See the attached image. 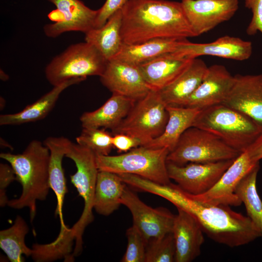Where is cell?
Returning a JSON list of instances; mask_svg holds the SVG:
<instances>
[{
  "instance_id": "cell-1",
  "label": "cell",
  "mask_w": 262,
  "mask_h": 262,
  "mask_svg": "<svg viewBox=\"0 0 262 262\" xmlns=\"http://www.w3.org/2000/svg\"><path fill=\"white\" fill-rule=\"evenodd\" d=\"M152 192L188 212L203 232L216 242L236 247L262 237L248 216L232 211L229 206L207 204L196 201L177 184H156Z\"/></svg>"
},
{
  "instance_id": "cell-2",
  "label": "cell",
  "mask_w": 262,
  "mask_h": 262,
  "mask_svg": "<svg viewBox=\"0 0 262 262\" xmlns=\"http://www.w3.org/2000/svg\"><path fill=\"white\" fill-rule=\"evenodd\" d=\"M122 13L121 35L126 45L159 38L196 37L181 2L129 0Z\"/></svg>"
},
{
  "instance_id": "cell-3",
  "label": "cell",
  "mask_w": 262,
  "mask_h": 262,
  "mask_svg": "<svg viewBox=\"0 0 262 262\" xmlns=\"http://www.w3.org/2000/svg\"><path fill=\"white\" fill-rule=\"evenodd\" d=\"M0 157L12 167L21 185L20 196L9 200L7 205L15 209H29L31 221L35 217L37 200L46 199L50 189L49 183L50 152L40 141H31L22 153L2 152Z\"/></svg>"
},
{
  "instance_id": "cell-4",
  "label": "cell",
  "mask_w": 262,
  "mask_h": 262,
  "mask_svg": "<svg viewBox=\"0 0 262 262\" xmlns=\"http://www.w3.org/2000/svg\"><path fill=\"white\" fill-rule=\"evenodd\" d=\"M192 126L215 134L240 153L245 151L262 131L249 117L223 103L201 109Z\"/></svg>"
},
{
  "instance_id": "cell-5",
  "label": "cell",
  "mask_w": 262,
  "mask_h": 262,
  "mask_svg": "<svg viewBox=\"0 0 262 262\" xmlns=\"http://www.w3.org/2000/svg\"><path fill=\"white\" fill-rule=\"evenodd\" d=\"M169 152L166 147L152 148L142 146L118 155H96V162L99 171L135 175L168 185L171 183L167 169Z\"/></svg>"
},
{
  "instance_id": "cell-6",
  "label": "cell",
  "mask_w": 262,
  "mask_h": 262,
  "mask_svg": "<svg viewBox=\"0 0 262 262\" xmlns=\"http://www.w3.org/2000/svg\"><path fill=\"white\" fill-rule=\"evenodd\" d=\"M66 157L71 159L76 165L77 170L74 174L70 175V181L84 202L82 214L71 228L72 234L76 241L73 257L80 255L82 252V235L86 227L94 219V199L99 170L96 154L85 146L71 142Z\"/></svg>"
},
{
  "instance_id": "cell-7",
  "label": "cell",
  "mask_w": 262,
  "mask_h": 262,
  "mask_svg": "<svg viewBox=\"0 0 262 262\" xmlns=\"http://www.w3.org/2000/svg\"><path fill=\"white\" fill-rule=\"evenodd\" d=\"M108 61L92 44L86 42L70 45L54 57L45 69L48 81L53 86L73 79L85 80L88 76H100Z\"/></svg>"
},
{
  "instance_id": "cell-8",
  "label": "cell",
  "mask_w": 262,
  "mask_h": 262,
  "mask_svg": "<svg viewBox=\"0 0 262 262\" xmlns=\"http://www.w3.org/2000/svg\"><path fill=\"white\" fill-rule=\"evenodd\" d=\"M241 153L231 147L215 134L191 127L181 135L167 162L179 165L189 163H210L233 160Z\"/></svg>"
},
{
  "instance_id": "cell-9",
  "label": "cell",
  "mask_w": 262,
  "mask_h": 262,
  "mask_svg": "<svg viewBox=\"0 0 262 262\" xmlns=\"http://www.w3.org/2000/svg\"><path fill=\"white\" fill-rule=\"evenodd\" d=\"M167 105L159 91L151 90L136 101L113 134L123 133L140 139L145 146L164 131L168 119Z\"/></svg>"
},
{
  "instance_id": "cell-10",
  "label": "cell",
  "mask_w": 262,
  "mask_h": 262,
  "mask_svg": "<svg viewBox=\"0 0 262 262\" xmlns=\"http://www.w3.org/2000/svg\"><path fill=\"white\" fill-rule=\"evenodd\" d=\"M235 159L210 163H189L179 165L167 162L170 179L184 192L198 195L210 190Z\"/></svg>"
},
{
  "instance_id": "cell-11",
  "label": "cell",
  "mask_w": 262,
  "mask_h": 262,
  "mask_svg": "<svg viewBox=\"0 0 262 262\" xmlns=\"http://www.w3.org/2000/svg\"><path fill=\"white\" fill-rule=\"evenodd\" d=\"M121 202L131 212L133 225L147 243L172 232L175 215L165 208L147 206L127 186Z\"/></svg>"
},
{
  "instance_id": "cell-12",
  "label": "cell",
  "mask_w": 262,
  "mask_h": 262,
  "mask_svg": "<svg viewBox=\"0 0 262 262\" xmlns=\"http://www.w3.org/2000/svg\"><path fill=\"white\" fill-rule=\"evenodd\" d=\"M258 163L259 161L252 160L245 151L234 160L210 190L198 195L189 194L195 200L204 204L240 206L242 202L235 194L236 187L242 178Z\"/></svg>"
},
{
  "instance_id": "cell-13",
  "label": "cell",
  "mask_w": 262,
  "mask_h": 262,
  "mask_svg": "<svg viewBox=\"0 0 262 262\" xmlns=\"http://www.w3.org/2000/svg\"><path fill=\"white\" fill-rule=\"evenodd\" d=\"M186 17L196 36L230 19L238 9V0H181Z\"/></svg>"
},
{
  "instance_id": "cell-14",
  "label": "cell",
  "mask_w": 262,
  "mask_h": 262,
  "mask_svg": "<svg viewBox=\"0 0 262 262\" xmlns=\"http://www.w3.org/2000/svg\"><path fill=\"white\" fill-rule=\"evenodd\" d=\"M100 80L102 84L112 93L135 101L144 98L151 90L138 65L115 59L108 62Z\"/></svg>"
},
{
  "instance_id": "cell-15",
  "label": "cell",
  "mask_w": 262,
  "mask_h": 262,
  "mask_svg": "<svg viewBox=\"0 0 262 262\" xmlns=\"http://www.w3.org/2000/svg\"><path fill=\"white\" fill-rule=\"evenodd\" d=\"M53 3L55 12L60 16L56 21L44 26L45 34L55 38L63 33L71 31L84 33L95 28L98 10H93L80 0H47Z\"/></svg>"
},
{
  "instance_id": "cell-16",
  "label": "cell",
  "mask_w": 262,
  "mask_h": 262,
  "mask_svg": "<svg viewBox=\"0 0 262 262\" xmlns=\"http://www.w3.org/2000/svg\"><path fill=\"white\" fill-rule=\"evenodd\" d=\"M234 76L223 104L248 116L262 130V74Z\"/></svg>"
},
{
  "instance_id": "cell-17",
  "label": "cell",
  "mask_w": 262,
  "mask_h": 262,
  "mask_svg": "<svg viewBox=\"0 0 262 262\" xmlns=\"http://www.w3.org/2000/svg\"><path fill=\"white\" fill-rule=\"evenodd\" d=\"M234 76L226 67L215 64L208 67L203 80L180 107L202 109L223 103L233 84Z\"/></svg>"
},
{
  "instance_id": "cell-18",
  "label": "cell",
  "mask_w": 262,
  "mask_h": 262,
  "mask_svg": "<svg viewBox=\"0 0 262 262\" xmlns=\"http://www.w3.org/2000/svg\"><path fill=\"white\" fill-rule=\"evenodd\" d=\"M171 53L179 57L194 59L209 55L237 61H244L252 53V44L239 37L225 35L208 43H192L186 39Z\"/></svg>"
},
{
  "instance_id": "cell-19",
  "label": "cell",
  "mask_w": 262,
  "mask_h": 262,
  "mask_svg": "<svg viewBox=\"0 0 262 262\" xmlns=\"http://www.w3.org/2000/svg\"><path fill=\"white\" fill-rule=\"evenodd\" d=\"M172 232L176 246V262H190L200 254L204 239L203 231L188 212L177 208Z\"/></svg>"
},
{
  "instance_id": "cell-20",
  "label": "cell",
  "mask_w": 262,
  "mask_h": 262,
  "mask_svg": "<svg viewBox=\"0 0 262 262\" xmlns=\"http://www.w3.org/2000/svg\"><path fill=\"white\" fill-rule=\"evenodd\" d=\"M194 59L166 53L138 65L151 90L161 91L173 83L190 66Z\"/></svg>"
},
{
  "instance_id": "cell-21",
  "label": "cell",
  "mask_w": 262,
  "mask_h": 262,
  "mask_svg": "<svg viewBox=\"0 0 262 262\" xmlns=\"http://www.w3.org/2000/svg\"><path fill=\"white\" fill-rule=\"evenodd\" d=\"M71 141L67 138L49 137L44 141L50 152L49 164V183L50 189L54 192L57 198L55 214L59 215L60 229L67 227L63 217V206L65 195L67 192L62 161Z\"/></svg>"
},
{
  "instance_id": "cell-22",
  "label": "cell",
  "mask_w": 262,
  "mask_h": 262,
  "mask_svg": "<svg viewBox=\"0 0 262 262\" xmlns=\"http://www.w3.org/2000/svg\"><path fill=\"white\" fill-rule=\"evenodd\" d=\"M136 101L124 96L113 93L99 108L83 113L80 117L82 128H116L127 116Z\"/></svg>"
},
{
  "instance_id": "cell-23",
  "label": "cell",
  "mask_w": 262,
  "mask_h": 262,
  "mask_svg": "<svg viewBox=\"0 0 262 262\" xmlns=\"http://www.w3.org/2000/svg\"><path fill=\"white\" fill-rule=\"evenodd\" d=\"M84 80L83 79H73L53 86L50 91L33 103L26 106L21 111L14 114L1 115L0 125H20L43 119L53 108L64 90Z\"/></svg>"
},
{
  "instance_id": "cell-24",
  "label": "cell",
  "mask_w": 262,
  "mask_h": 262,
  "mask_svg": "<svg viewBox=\"0 0 262 262\" xmlns=\"http://www.w3.org/2000/svg\"><path fill=\"white\" fill-rule=\"evenodd\" d=\"M208 69L202 60L194 58L188 68L173 83L159 91L166 105L181 106L199 86Z\"/></svg>"
},
{
  "instance_id": "cell-25",
  "label": "cell",
  "mask_w": 262,
  "mask_h": 262,
  "mask_svg": "<svg viewBox=\"0 0 262 262\" xmlns=\"http://www.w3.org/2000/svg\"><path fill=\"white\" fill-rule=\"evenodd\" d=\"M168 119L164 130L158 137L153 139L144 146L152 148L166 147L169 152L176 147L184 132L192 127L200 109L167 106Z\"/></svg>"
},
{
  "instance_id": "cell-26",
  "label": "cell",
  "mask_w": 262,
  "mask_h": 262,
  "mask_svg": "<svg viewBox=\"0 0 262 262\" xmlns=\"http://www.w3.org/2000/svg\"><path fill=\"white\" fill-rule=\"evenodd\" d=\"M122 20L121 9L112 15L102 27L85 33V41L96 48L108 61L117 55L124 44L121 35Z\"/></svg>"
},
{
  "instance_id": "cell-27",
  "label": "cell",
  "mask_w": 262,
  "mask_h": 262,
  "mask_svg": "<svg viewBox=\"0 0 262 262\" xmlns=\"http://www.w3.org/2000/svg\"><path fill=\"white\" fill-rule=\"evenodd\" d=\"M186 39L159 38L138 44H124L120 52L113 59L138 65L161 55L175 51Z\"/></svg>"
},
{
  "instance_id": "cell-28",
  "label": "cell",
  "mask_w": 262,
  "mask_h": 262,
  "mask_svg": "<svg viewBox=\"0 0 262 262\" xmlns=\"http://www.w3.org/2000/svg\"><path fill=\"white\" fill-rule=\"evenodd\" d=\"M126 184L117 174L99 171L96 185L94 209L100 214L109 215L121 204Z\"/></svg>"
},
{
  "instance_id": "cell-29",
  "label": "cell",
  "mask_w": 262,
  "mask_h": 262,
  "mask_svg": "<svg viewBox=\"0 0 262 262\" xmlns=\"http://www.w3.org/2000/svg\"><path fill=\"white\" fill-rule=\"evenodd\" d=\"M29 229L20 216L17 215L13 225L0 231V247L11 262H24L22 255L31 256L32 248L28 247L25 242Z\"/></svg>"
},
{
  "instance_id": "cell-30",
  "label": "cell",
  "mask_w": 262,
  "mask_h": 262,
  "mask_svg": "<svg viewBox=\"0 0 262 262\" xmlns=\"http://www.w3.org/2000/svg\"><path fill=\"white\" fill-rule=\"evenodd\" d=\"M260 163H258L240 180L236 187L235 194L245 204L248 217L262 235V201L256 187Z\"/></svg>"
},
{
  "instance_id": "cell-31",
  "label": "cell",
  "mask_w": 262,
  "mask_h": 262,
  "mask_svg": "<svg viewBox=\"0 0 262 262\" xmlns=\"http://www.w3.org/2000/svg\"><path fill=\"white\" fill-rule=\"evenodd\" d=\"M74 238L71 229L59 233L55 241L49 244H34L32 257L36 262H49L63 258L68 259L72 250Z\"/></svg>"
},
{
  "instance_id": "cell-32",
  "label": "cell",
  "mask_w": 262,
  "mask_h": 262,
  "mask_svg": "<svg viewBox=\"0 0 262 262\" xmlns=\"http://www.w3.org/2000/svg\"><path fill=\"white\" fill-rule=\"evenodd\" d=\"M113 136L104 129L83 128L76 141L79 145L90 148L96 155H108L113 147Z\"/></svg>"
},
{
  "instance_id": "cell-33",
  "label": "cell",
  "mask_w": 262,
  "mask_h": 262,
  "mask_svg": "<svg viewBox=\"0 0 262 262\" xmlns=\"http://www.w3.org/2000/svg\"><path fill=\"white\" fill-rule=\"evenodd\" d=\"M176 246L172 232L147 243L145 262H175Z\"/></svg>"
},
{
  "instance_id": "cell-34",
  "label": "cell",
  "mask_w": 262,
  "mask_h": 262,
  "mask_svg": "<svg viewBox=\"0 0 262 262\" xmlns=\"http://www.w3.org/2000/svg\"><path fill=\"white\" fill-rule=\"evenodd\" d=\"M128 245L122 262H145L147 242L133 225L127 230Z\"/></svg>"
},
{
  "instance_id": "cell-35",
  "label": "cell",
  "mask_w": 262,
  "mask_h": 262,
  "mask_svg": "<svg viewBox=\"0 0 262 262\" xmlns=\"http://www.w3.org/2000/svg\"><path fill=\"white\" fill-rule=\"evenodd\" d=\"M245 7L250 10L252 17L246 33L253 35L258 32L262 33V0H245Z\"/></svg>"
},
{
  "instance_id": "cell-36",
  "label": "cell",
  "mask_w": 262,
  "mask_h": 262,
  "mask_svg": "<svg viewBox=\"0 0 262 262\" xmlns=\"http://www.w3.org/2000/svg\"><path fill=\"white\" fill-rule=\"evenodd\" d=\"M16 180L15 173L12 167L7 164H0V206L7 205L9 200L6 195L8 186Z\"/></svg>"
},
{
  "instance_id": "cell-37",
  "label": "cell",
  "mask_w": 262,
  "mask_h": 262,
  "mask_svg": "<svg viewBox=\"0 0 262 262\" xmlns=\"http://www.w3.org/2000/svg\"><path fill=\"white\" fill-rule=\"evenodd\" d=\"M129 0H106L103 6L98 9L95 28L102 27L109 18L118 10L121 9Z\"/></svg>"
},
{
  "instance_id": "cell-38",
  "label": "cell",
  "mask_w": 262,
  "mask_h": 262,
  "mask_svg": "<svg viewBox=\"0 0 262 262\" xmlns=\"http://www.w3.org/2000/svg\"><path fill=\"white\" fill-rule=\"evenodd\" d=\"M112 143L113 147L115 148L119 152H127L143 145L140 139L123 133L113 134Z\"/></svg>"
},
{
  "instance_id": "cell-39",
  "label": "cell",
  "mask_w": 262,
  "mask_h": 262,
  "mask_svg": "<svg viewBox=\"0 0 262 262\" xmlns=\"http://www.w3.org/2000/svg\"><path fill=\"white\" fill-rule=\"evenodd\" d=\"M246 151L254 161L258 162L262 159V131Z\"/></svg>"
},
{
  "instance_id": "cell-40",
  "label": "cell",
  "mask_w": 262,
  "mask_h": 262,
  "mask_svg": "<svg viewBox=\"0 0 262 262\" xmlns=\"http://www.w3.org/2000/svg\"><path fill=\"white\" fill-rule=\"evenodd\" d=\"M0 79L2 81H6L8 79V76L0 69Z\"/></svg>"
}]
</instances>
